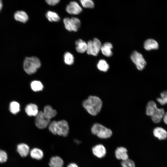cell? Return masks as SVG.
I'll return each instance as SVG.
<instances>
[{
    "label": "cell",
    "instance_id": "obj_1",
    "mask_svg": "<svg viewBox=\"0 0 167 167\" xmlns=\"http://www.w3.org/2000/svg\"><path fill=\"white\" fill-rule=\"evenodd\" d=\"M82 105L89 113L91 115L95 116L101 110L102 102L98 97L91 96L84 101Z\"/></svg>",
    "mask_w": 167,
    "mask_h": 167
},
{
    "label": "cell",
    "instance_id": "obj_2",
    "mask_svg": "<svg viewBox=\"0 0 167 167\" xmlns=\"http://www.w3.org/2000/svg\"><path fill=\"white\" fill-rule=\"evenodd\" d=\"M48 126L49 131L54 135L64 137L68 135L69 126L67 122L65 120L53 121Z\"/></svg>",
    "mask_w": 167,
    "mask_h": 167
},
{
    "label": "cell",
    "instance_id": "obj_3",
    "mask_svg": "<svg viewBox=\"0 0 167 167\" xmlns=\"http://www.w3.org/2000/svg\"><path fill=\"white\" fill-rule=\"evenodd\" d=\"M41 66V62L40 59L36 57H26L24 62V70L29 75L35 73Z\"/></svg>",
    "mask_w": 167,
    "mask_h": 167
},
{
    "label": "cell",
    "instance_id": "obj_4",
    "mask_svg": "<svg viewBox=\"0 0 167 167\" xmlns=\"http://www.w3.org/2000/svg\"><path fill=\"white\" fill-rule=\"evenodd\" d=\"M91 131L93 134L101 139L109 138L112 134V131L110 129L99 123H95L93 125Z\"/></svg>",
    "mask_w": 167,
    "mask_h": 167
},
{
    "label": "cell",
    "instance_id": "obj_5",
    "mask_svg": "<svg viewBox=\"0 0 167 167\" xmlns=\"http://www.w3.org/2000/svg\"><path fill=\"white\" fill-rule=\"evenodd\" d=\"M87 53L89 55L96 56L101 50V43L97 38H94L92 41H89L87 43Z\"/></svg>",
    "mask_w": 167,
    "mask_h": 167
},
{
    "label": "cell",
    "instance_id": "obj_6",
    "mask_svg": "<svg viewBox=\"0 0 167 167\" xmlns=\"http://www.w3.org/2000/svg\"><path fill=\"white\" fill-rule=\"evenodd\" d=\"M63 22L65 28L69 31L76 32L80 26V21L76 17H66L63 19Z\"/></svg>",
    "mask_w": 167,
    "mask_h": 167
},
{
    "label": "cell",
    "instance_id": "obj_7",
    "mask_svg": "<svg viewBox=\"0 0 167 167\" xmlns=\"http://www.w3.org/2000/svg\"><path fill=\"white\" fill-rule=\"evenodd\" d=\"M131 58L139 70H141L144 68L146 63L141 54L135 51L131 54Z\"/></svg>",
    "mask_w": 167,
    "mask_h": 167
},
{
    "label": "cell",
    "instance_id": "obj_8",
    "mask_svg": "<svg viewBox=\"0 0 167 167\" xmlns=\"http://www.w3.org/2000/svg\"><path fill=\"white\" fill-rule=\"evenodd\" d=\"M36 117L35 124L39 129H44L49 125L50 120L44 116L42 111L39 112Z\"/></svg>",
    "mask_w": 167,
    "mask_h": 167
},
{
    "label": "cell",
    "instance_id": "obj_9",
    "mask_svg": "<svg viewBox=\"0 0 167 167\" xmlns=\"http://www.w3.org/2000/svg\"><path fill=\"white\" fill-rule=\"evenodd\" d=\"M66 10L69 14L76 15L79 14L82 9L77 2L73 1L71 2L67 6Z\"/></svg>",
    "mask_w": 167,
    "mask_h": 167
},
{
    "label": "cell",
    "instance_id": "obj_10",
    "mask_svg": "<svg viewBox=\"0 0 167 167\" xmlns=\"http://www.w3.org/2000/svg\"><path fill=\"white\" fill-rule=\"evenodd\" d=\"M165 113L164 109L157 108L152 112L150 116L154 122L159 123L163 118Z\"/></svg>",
    "mask_w": 167,
    "mask_h": 167
},
{
    "label": "cell",
    "instance_id": "obj_11",
    "mask_svg": "<svg viewBox=\"0 0 167 167\" xmlns=\"http://www.w3.org/2000/svg\"><path fill=\"white\" fill-rule=\"evenodd\" d=\"M92 151L94 155L99 158L104 157L106 154V149L102 144H98L94 147Z\"/></svg>",
    "mask_w": 167,
    "mask_h": 167
},
{
    "label": "cell",
    "instance_id": "obj_12",
    "mask_svg": "<svg viewBox=\"0 0 167 167\" xmlns=\"http://www.w3.org/2000/svg\"><path fill=\"white\" fill-rule=\"evenodd\" d=\"M116 158L118 160L124 161L128 159L127 150L125 148L120 147L117 148L115 152Z\"/></svg>",
    "mask_w": 167,
    "mask_h": 167
},
{
    "label": "cell",
    "instance_id": "obj_13",
    "mask_svg": "<svg viewBox=\"0 0 167 167\" xmlns=\"http://www.w3.org/2000/svg\"><path fill=\"white\" fill-rule=\"evenodd\" d=\"M25 111L30 116H36L39 112L37 105L32 103L27 105L25 108Z\"/></svg>",
    "mask_w": 167,
    "mask_h": 167
},
{
    "label": "cell",
    "instance_id": "obj_14",
    "mask_svg": "<svg viewBox=\"0 0 167 167\" xmlns=\"http://www.w3.org/2000/svg\"><path fill=\"white\" fill-rule=\"evenodd\" d=\"M153 134L159 140H164L167 138V131L161 127H157L153 130Z\"/></svg>",
    "mask_w": 167,
    "mask_h": 167
},
{
    "label": "cell",
    "instance_id": "obj_15",
    "mask_svg": "<svg viewBox=\"0 0 167 167\" xmlns=\"http://www.w3.org/2000/svg\"><path fill=\"white\" fill-rule=\"evenodd\" d=\"M159 45L157 42L154 39H149L146 40L144 44V47L147 50L157 49Z\"/></svg>",
    "mask_w": 167,
    "mask_h": 167
},
{
    "label": "cell",
    "instance_id": "obj_16",
    "mask_svg": "<svg viewBox=\"0 0 167 167\" xmlns=\"http://www.w3.org/2000/svg\"><path fill=\"white\" fill-rule=\"evenodd\" d=\"M14 17L16 20L23 23H26L28 19V17L27 14L22 11L16 12L14 14Z\"/></svg>",
    "mask_w": 167,
    "mask_h": 167
},
{
    "label": "cell",
    "instance_id": "obj_17",
    "mask_svg": "<svg viewBox=\"0 0 167 167\" xmlns=\"http://www.w3.org/2000/svg\"><path fill=\"white\" fill-rule=\"evenodd\" d=\"M42 112L44 116L50 120L54 117L57 113L56 111L49 105L45 106Z\"/></svg>",
    "mask_w": 167,
    "mask_h": 167
},
{
    "label": "cell",
    "instance_id": "obj_18",
    "mask_svg": "<svg viewBox=\"0 0 167 167\" xmlns=\"http://www.w3.org/2000/svg\"><path fill=\"white\" fill-rule=\"evenodd\" d=\"M112 48L113 46L109 42H106L101 45V50L104 55L109 57L112 55Z\"/></svg>",
    "mask_w": 167,
    "mask_h": 167
},
{
    "label": "cell",
    "instance_id": "obj_19",
    "mask_svg": "<svg viewBox=\"0 0 167 167\" xmlns=\"http://www.w3.org/2000/svg\"><path fill=\"white\" fill-rule=\"evenodd\" d=\"M17 151L22 157H25L26 156L29 152V148L26 144L20 143L17 145Z\"/></svg>",
    "mask_w": 167,
    "mask_h": 167
},
{
    "label": "cell",
    "instance_id": "obj_20",
    "mask_svg": "<svg viewBox=\"0 0 167 167\" xmlns=\"http://www.w3.org/2000/svg\"><path fill=\"white\" fill-rule=\"evenodd\" d=\"M63 160L58 156L52 157L49 163L50 167H63Z\"/></svg>",
    "mask_w": 167,
    "mask_h": 167
},
{
    "label": "cell",
    "instance_id": "obj_21",
    "mask_svg": "<svg viewBox=\"0 0 167 167\" xmlns=\"http://www.w3.org/2000/svg\"><path fill=\"white\" fill-rule=\"evenodd\" d=\"M75 49L76 51L80 53H83L87 51V43L82 40L80 39L75 42Z\"/></svg>",
    "mask_w": 167,
    "mask_h": 167
},
{
    "label": "cell",
    "instance_id": "obj_22",
    "mask_svg": "<svg viewBox=\"0 0 167 167\" xmlns=\"http://www.w3.org/2000/svg\"><path fill=\"white\" fill-rule=\"evenodd\" d=\"M31 157L38 160L41 159L43 156V153L40 149L35 148L32 149L30 152Z\"/></svg>",
    "mask_w": 167,
    "mask_h": 167
},
{
    "label": "cell",
    "instance_id": "obj_23",
    "mask_svg": "<svg viewBox=\"0 0 167 167\" xmlns=\"http://www.w3.org/2000/svg\"><path fill=\"white\" fill-rule=\"evenodd\" d=\"M46 16L48 20L51 22H57L60 20L58 15L56 13L51 11H48L46 14Z\"/></svg>",
    "mask_w": 167,
    "mask_h": 167
},
{
    "label": "cell",
    "instance_id": "obj_24",
    "mask_svg": "<svg viewBox=\"0 0 167 167\" xmlns=\"http://www.w3.org/2000/svg\"><path fill=\"white\" fill-rule=\"evenodd\" d=\"M32 89L34 92H39L42 91L44 86L41 82L38 80L32 81L30 84Z\"/></svg>",
    "mask_w": 167,
    "mask_h": 167
},
{
    "label": "cell",
    "instance_id": "obj_25",
    "mask_svg": "<svg viewBox=\"0 0 167 167\" xmlns=\"http://www.w3.org/2000/svg\"><path fill=\"white\" fill-rule=\"evenodd\" d=\"M98 69L100 71L103 72L107 71L109 69V66L106 61L103 59L99 61L97 65Z\"/></svg>",
    "mask_w": 167,
    "mask_h": 167
},
{
    "label": "cell",
    "instance_id": "obj_26",
    "mask_svg": "<svg viewBox=\"0 0 167 167\" xmlns=\"http://www.w3.org/2000/svg\"><path fill=\"white\" fill-rule=\"evenodd\" d=\"M20 105L17 102L13 101L11 102L9 106V109L11 113L16 114L20 110Z\"/></svg>",
    "mask_w": 167,
    "mask_h": 167
},
{
    "label": "cell",
    "instance_id": "obj_27",
    "mask_svg": "<svg viewBox=\"0 0 167 167\" xmlns=\"http://www.w3.org/2000/svg\"><path fill=\"white\" fill-rule=\"evenodd\" d=\"M64 59L65 63L67 65H71L74 62V57L73 55L69 52H66L65 54Z\"/></svg>",
    "mask_w": 167,
    "mask_h": 167
},
{
    "label": "cell",
    "instance_id": "obj_28",
    "mask_svg": "<svg viewBox=\"0 0 167 167\" xmlns=\"http://www.w3.org/2000/svg\"><path fill=\"white\" fill-rule=\"evenodd\" d=\"M161 97L157 99V101L161 105L167 104V91L163 92L161 93Z\"/></svg>",
    "mask_w": 167,
    "mask_h": 167
},
{
    "label": "cell",
    "instance_id": "obj_29",
    "mask_svg": "<svg viewBox=\"0 0 167 167\" xmlns=\"http://www.w3.org/2000/svg\"><path fill=\"white\" fill-rule=\"evenodd\" d=\"M82 6L85 8H92L94 4L92 0H79Z\"/></svg>",
    "mask_w": 167,
    "mask_h": 167
},
{
    "label": "cell",
    "instance_id": "obj_30",
    "mask_svg": "<svg viewBox=\"0 0 167 167\" xmlns=\"http://www.w3.org/2000/svg\"><path fill=\"white\" fill-rule=\"evenodd\" d=\"M121 165L122 167H135L134 162L130 159L121 162Z\"/></svg>",
    "mask_w": 167,
    "mask_h": 167
},
{
    "label": "cell",
    "instance_id": "obj_31",
    "mask_svg": "<svg viewBox=\"0 0 167 167\" xmlns=\"http://www.w3.org/2000/svg\"><path fill=\"white\" fill-rule=\"evenodd\" d=\"M7 159V154L4 151L0 149V163L5 162Z\"/></svg>",
    "mask_w": 167,
    "mask_h": 167
},
{
    "label": "cell",
    "instance_id": "obj_32",
    "mask_svg": "<svg viewBox=\"0 0 167 167\" xmlns=\"http://www.w3.org/2000/svg\"><path fill=\"white\" fill-rule=\"evenodd\" d=\"M46 3L49 5L54 6L58 4L60 0H45Z\"/></svg>",
    "mask_w": 167,
    "mask_h": 167
},
{
    "label": "cell",
    "instance_id": "obj_33",
    "mask_svg": "<svg viewBox=\"0 0 167 167\" xmlns=\"http://www.w3.org/2000/svg\"><path fill=\"white\" fill-rule=\"evenodd\" d=\"M163 119L165 123L167 125V112L165 113Z\"/></svg>",
    "mask_w": 167,
    "mask_h": 167
},
{
    "label": "cell",
    "instance_id": "obj_34",
    "mask_svg": "<svg viewBox=\"0 0 167 167\" xmlns=\"http://www.w3.org/2000/svg\"><path fill=\"white\" fill-rule=\"evenodd\" d=\"M67 167H79L78 166L74 163H71L69 164Z\"/></svg>",
    "mask_w": 167,
    "mask_h": 167
},
{
    "label": "cell",
    "instance_id": "obj_35",
    "mask_svg": "<svg viewBox=\"0 0 167 167\" xmlns=\"http://www.w3.org/2000/svg\"><path fill=\"white\" fill-rule=\"evenodd\" d=\"M2 0H0V12L1 11L2 7Z\"/></svg>",
    "mask_w": 167,
    "mask_h": 167
}]
</instances>
